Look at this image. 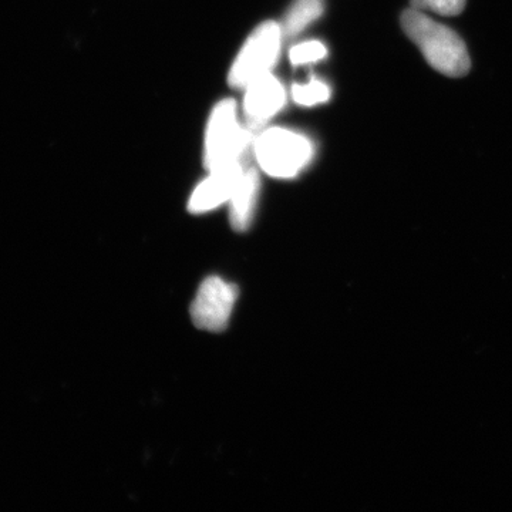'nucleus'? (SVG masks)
Returning a JSON list of instances; mask_svg holds the SVG:
<instances>
[{
	"label": "nucleus",
	"mask_w": 512,
	"mask_h": 512,
	"mask_svg": "<svg viewBox=\"0 0 512 512\" xmlns=\"http://www.w3.org/2000/svg\"><path fill=\"white\" fill-rule=\"evenodd\" d=\"M402 28L437 72L448 77H463L470 72L467 47L454 30L414 8L404 10Z\"/></svg>",
	"instance_id": "obj_1"
},
{
	"label": "nucleus",
	"mask_w": 512,
	"mask_h": 512,
	"mask_svg": "<svg viewBox=\"0 0 512 512\" xmlns=\"http://www.w3.org/2000/svg\"><path fill=\"white\" fill-rule=\"evenodd\" d=\"M255 137L254 131L239 121L235 100L220 101L212 110L205 131L204 167L212 171L232 161L254 163Z\"/></svg>",
	"instance_id": "obj_2"
},
{
	"label": "nucleus",
	"mask_w": 512,
	"mask_h": 512,
	"mask_svg": "<svg viewBox=\"0 0 512 512\" xmlns=\"http://www.w3.org/2000/svg\"><path fill=\"white\" fill-rule=\"evenodd\" d=\"M313 153L312 141L288 128H264L255 137V163L269 177L295 178L311 163Z\"/></svg>",
	"instance_id": "obj_3"
},
{
	"label": "nucleus",
	"mask_w": 512,
	"mask_h": 512,
	"mask_svg": "<svg viewBox=\"0 0 512 512\" xmlns=\"http://www.w3.org/2000/svg\"><path fill=\"white\" fill-rule=\"evenodd\" d=\"M281 26L276 22L261 23L249 35L239 50L228 74V84L235 90H244L252 80L271 73L281 55Z\"/></svg>",
	"instance_id": "obj_4"
},
{
	"label": "nucleus",
	"mask_w": 512,
	"mask_h": 512,
	"mask_svg": "<svg viewBox=\"0 0 512 512\" xmlns=\"http://www.w3.org/2000/svg\"><path fill=\"white\" fill-rule=\"evenodd\" d=\"M238 295L237 286L210 276L202 282L192 303V322L198 329L222 332L227 329Z\"/></svg>",
	"instance_id": "obj_5"
},
{
	"label": "nucleus",
	"mask_w": 512,
	"mask_h": 512,
	"mask_svg": "<svg viewBox=\"0 0 512 512\" xmlns=\"http://www.w3.org/2000/svg\"><path fill=\"white\" fill-rule=\"evenodd\" d=\"M242 92H245L242 104L245 126L255 134L264 130L286 104L284 84L272 72L252 80Z\"/></svg>",
	"instance_id": "obj_6"
},
{
	"label": "nucleus",
	"mask_w": 512,
	"mask_h": 512,
	"mask_svg": "<svg viewBox=\"0 0 512 512\" xmlns=\"http://www.w3.org/2000/svg\"><path fill=\"white\" fill-rule=\"evenodd\" d=\"M248 164L251 163L232 161V163L208 171L210 175L192 191L190 201H188V211L195 215L205 214V212L217 210L222 205L228 204L235 185Z\"/></svg>",
	"instance_id": "obj_7"
},
{
	"label": "nucleus",
	"mask_w": 512,
	"mask_h": 512,
	"mask_svg": "<svg viewBox=\"0 0 512 512\" xmlns=\"http://www.w3.org/2000/svg\"><path fill=\"white\" fill-rule=\"evenodd\" d=\"M261 192V177L254 163L248 164L242 171L234 192L229 198V222L234 231L245 232L251 228L258 207Z\"/></svg>",
	"instance_id": "obj_8"
},
{
	"label": "nucleus",
	"mask_w": 512,
	"mask_h": 512,
	"mask_svg": "<svg viewBox=\"0 0 512 512\" xmlns=\"http://www.w3.org/2000/svg\"><path fill=\"white\" fill-rule=\"evenodd\" d=\"M323 0H293L284 19L279 23L284 39H293L301 35L323 15Z\"/></svg>",
	"instance_id": "obj_9"
},
{
	"label": "nucleus",
	"mask_w": 512,
	"mask_h": 512,
	"mask_svg": "<svg viewBox=\"0 0 512 512\" xmlns=\"http://www.w3.org/2000/svg\"><path fill=\"white\" fill-rule=\"evenodd\" d=\"M328 84L320 82L312 77L311 82L306 84H293L292 99L296 104L303 107H312L316 104L326 103L330 99Z\"/></svg>",
	"instance_id": "obj_10"
},
{
	"label": "nucleus",
	"mask_w": 512,
	"mask_h": 512,
	"mask_svg": "<svg viewBox=\"0 0 512 512\" xmlns=\"http://www.w3.org/2000/svg\"><path fill=\"white\" fill-rule=\"evenodd\" d=\"M326 55H328V49L323 43L318 40H309V42L293 46L289 52V60L293 66H303V64L320 62L325 59Z\"/></svg>",
	"instance_id": "obj_11"
},
{
	"label": "nucleus",
	"mask_w": 512,
	"mask_h": 512,
	"mask_svg": "<svg viewBox=\"0 0 512 512\" xmlns=\"http://www.w3.org/2000/svg\"><path fill=\"white\" fill-rule=\"evenodd\" d=\"M467 0H412V8L441 16H457L466 8Z\"/></svg>",
	"instance_id": "obj_12"
}]
</instances>
